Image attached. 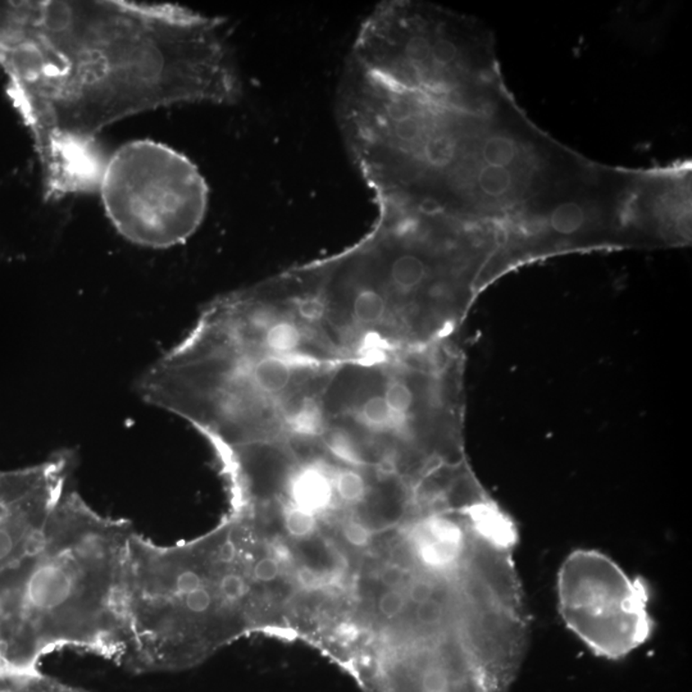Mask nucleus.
<instances>
[{
  "instance_id": "nucleus-1",
  "label": "nucleus",
  "mask_w": 692,
  "mask_h": 692,
  "mask_svg": "<svg viewBox=\"0 0 692 692\" xmlns=\"http://www.w3.org/2000/svg\"><path fill=\"white\" fill-rule=\"evenodd\" d=\"M0 67L49 199L98 190L108 126L242 95L223 21L176 4L0 2Z\"/></svg>"
},
{
  "instance_id": "nucleus-2",
  "label": "nucleus",
  "mask_w": 692,
  "mask_h": 692,
  "mask_svg": "<svg viewBox=\"0 0 692 692\" xmlns=\"http://www.w3.org/2000/svg\"><path fill=\"white\" fill-rule=\"evenodd\" d=\"M97 191L117 232L149 249L187 241L209 203L208 185L196 164L153 140L126 143L108 155Z\"/></svg>"
},
{
  "instance_id": "nucleus-3",
  "label": "nucleus",
  "mask_w": 692,
  "mask_h": 692,
  "mask_svg": "<svg viewBox=\"0 0 692 692\" xmlns=\"http://www.w3.org/2000/svg\"><path fill=\"white\" fill-rule=\"evenodd\" d=\"M556 598L568 630L598 657H627L654 630L645 583L598 550L569 554L559 568Z\"/></svg>"
},
{
  "instance_id": "nucleus-4",
  "label": "nucleus",
  "mask_w": 692,
  "mask_h": 692,
  "mask_svg": "<svg viewBox=\"0 0 692 692\" xmlns=\"http://www.w3.org/2000/svg\"><path fill=\"white\" fill-rule=\"evenodd\" d=\"M74 590L70 569L61 563L38 565L26 583V600L39 610H53L67 603Z\"/></svg>"
},
{
  "instance_id": "nucleus-5",
  "label": "nucleus",
  "mask_w": 692,
  "mask_h": 692,
  "mask_svg": "<svg viewBox=\"0 0 692 692\" xmlns=\"http://www.w3.org/2000/svg\"><path fill=\"white\" fill-rule=\"evenodd\" d=\"M287 494L293 506L317 517L328 511L337 497L334 475L316 464L302 467L289 479Z\"/></svg>"
},
{
  "instance_id": "nucleus-6",
  "label": "nucleus",
  "mask_w": 692,
  "mask_h": 692,
  "mask_svg": "<svg viewBox=\"0 0 692 692\" xmlns=\"http://www.w3.org/2000/svg\"><path fill=\"white\" fill-rule=\"evenodd\" d=\"M355 419L362 426L374 433H395L406 424L407 419L395 415L383 395H372L356 407Z\"/></svg>"
},
{
  "instance_id": "nucleus-7",
  "label": "nucleus",
  "mask_w": 692,
  "mask_h": 692,
  "mask_svg": "<svg viewBox=\"0 0 692 692\" xmlns=\"http://www.w3.org/2000/svg\"><path fill=\"white\" fill-rule=\"evenodd\" d=\"M337 497L346 504H358L367 495V484L355 469H341L334 475Z\"/></svg>"
},
{
  "instance_id": "nucleus-8",
  "label": "nucleus",
  "mask_w": 692,
  "mask_h": 692,
  "mask_svg": "<svg viewBox=\"0 0 692 692\" xmlns=\"http://www.w3.org/2000/svg\"><path fill=\"white\" fill-rule=\"evenodd\" d=\"M515 154H517V148L514 143L500 135L488 137L482 146V157L486 162V166L506 169V166L514 161Z\"/></svg>"
},
{
  "instance_id": "nucleus-9",
  "label": "nucleus",
  "mask_w": 692,
  "mask_h": 692,
  "mask_svg": "<svg viewBox=\"0 0 692 692\" xmlns=\"http://www.w3.org/2000/svg\"><path fill=\"white\" fill-rule=\"evenodd\" d=\"M583 220H585L583 209L574 202L563 203L556 206L550 215L551 227L563 235L576 232L583 226Z\"/></svg>"
},
{
  "instance_id": "nucleus-10",
  "label": "nucleus",
  "mask_w": 692,
  "mask_h": 692,
  "mask_svg": "<svg viewBox=\"0 0 692 692\" xmlns=\"http://www.w3.org/2000/svg\"><path fill=\"white\" fill-rule=\"evenodd\" d=\"M478 188L488 197H502L511 188L512 175L503 167L485 166L477 175Z\"/></svg>"
},
{
  "instance_id": "nucleus-11",
  "label": "nucleus",
  "mask_w": 692,
  "mask_h": 692,
  "mask_svg": "<svg viewBox=\"0 0 692 692\" xmlns=\"http://www.w3.org/2000/svg\"><path fill=\"white\" fill-rule=\"evenodd\" d=\"M383 398L395 415L404 419L408 417V413L415 403V394L406 382L399 380L389 382L383 392Z\"/></svg>"
},
{
  "instance_id": "nucleus-12",
  "label": "nucleus",
  "mask_w": 692,
  "mask_h": 692,
  "mask_svg": "<svg viewBox=\"0 0 692 692\" xmlns=\"http://www.w3.org/2000/svg\"><path fill=\"white\" fill-rule=\"evenodd\" d=\"M316 515L290 505L285 511V527L293 538H307L316 530Z\"/></svg>"
},
{
  "instance_id": "nucleus-13",
  "label": "nucleus",
  "mask_w": 692,
  "mask_h": 692,
  "mask_svg": "<svg viewBox=\"0 0 692 692\" xmlns=\"http://www.w3.org/2000/svg\"><path fill=\"white\" fill-rule=\"evenodd\" d=\"M407 596L397 589H390L381 596L379 601V609L386 618H397L406 610Z\"/></svg>"
},
{
  "instance_id": "nucleus-14",
  "label": "nucleus",
  "mask_w": 692,
  "mask_h": 692,
  "mask_svg": "<svg viewBox=\"0 0 692 692\" xmlns=\"http://www.w3.org/2000/svg\"><path fill=\"white\" fill-rule=\"evenodd\" d=\"M221 592L229 600H239L247 594V583L244 578L236 574H229L221 580Z\"/></svg>"
},
{
  "instance_id": "nucleus-15",
  "label": "nucleus",
  "mask_w": 692,
  "mask_h": 692,
  "mask_svg": "<svg viewBox=\"0 0 692 692\" xmlns=\"http://www.w3.org/2000/svg\"><path fill=\"white\" fill-rule=\"evenodd\" d=\"M185 605L191 613H206L212 605L211 592L205 587H199L196 591L185 596Z\"/></svg>"
},
{
  "instance_id": "nucleus-16",
  "label": "nucleus",
  "mask_w": 692,
  "mask_h": 692,
  "mask_svg": "<svg viewBox=\"0 0 692 692\" xmlns=\"http://www.w3.org/2000/svg\"><path fill=\"white\" fill-rule=\"evenodd\" d=\"M280 574V565L275 558L260 559L254 567V577L260 583H271Z\"/></svg>"
},
{
  "instance_id": "nucleus-17",
  "label": "nucleus",
  "mask_w": 692,
  "mask_h": 692,
  "mask_svg": "<svg viewBox=\"0 0 692 692\" xmlns=\"http://www.w3.org/2000/svg\"><path fill=\"white\" fill-rule=\"evenodd\" d=\"M175 587L176 591H178L180 595L187 596L188 594H190V592L196 591L199 587H202V578H200L196 571L188 569V571H182L181 574L176 577Z\"/></svg>"
},
{
  "instance_id": "nucleus-18",
  "label": "nucleus",
  "mask_w": 692,
  "mask_h": 692,
  "mask_svg": "<svg viewBox=\"0 0 692 692\" xmlns=\"http://www.w3.org/2000/svg\"><path fill=\"white\" fill-rule=\"evenodd\" d=\"M344 536L355 547H364L370 544L372 533L368 531L364 524L350 522L344 529Z\"/></svg>"
},
{
  "instance_id": "nucleus-19",
  "label": "nucleus",
  "mask_w": 692,
  "mask_h": 692,
  "mask_svg": "<svg viewBox=\"0 0 692 692\" xmlns=\"http://www.w3.org/2000/svg\"><path fill=\"white\" fill-rule=\"evenodd\" d=\"M407 577H408V572L406 569L398 565H390L383 569L380 580H381L383 586L389 587V589H397L398 586L404 583Z\"/></svg>"
},
{
  "instance_id": "nucleus-20",
  "label": "nucleus",
  "mask_w": 692,
  "mask_h": 692,
  "mask_svg": "<svg viewBox=\"0 0 692 692\" xmlns=\"http://www.w3.org/2000/svg\"><path fill=\"white\" fill-rule=\"evenodd\" d=\"M45 544H47V539L41 532H32L25 542V553L26 556H38L40 551L44 550Z\"/></svg>"
},
{
  "instance_id": "nucleus-21",
  "label": "nucleus",
  "mask_w": 692,
  "mask_h": 692,
  "mask_svg": "<svg viewBox=\"0 0 692 692\" xmlns=\"http://www.w3.org/2000/svg\"><path fill=\"white\" fill-rule=\"evenodd\" d=\"M14 549L13 535L4 527H0V562L8 558Z\"/></svg>"
},
{
  "instance_id": "nucleus-22",
  "label": "nucleus",
  "mask_w": 692,
  "mask_h": 692,
  "mask_svg": "<svg viewBox=\"0 0 692 692\" xmlns=\"http://www.w3.org/2000/svg\"><path fill=\"white\" fill-rule=\"evenodd\" d=\"M238 549H236L235 542L227 539L226 541L221 545L220 551H218V559L223 563H232L236 558Z\"/></svg>"
},
{
  "instance_id": "nucleus-23",
  "label": "nucleus",
  "mask_w": 692,
  "mask_h": 692,
  "mask_svg": "<svg viewBox=\"0 0 692 692\" xmlns=\"http://www.w3.org/2000/svg\"><path fill=\"white\" fill-rule=\"evenodd\" d=\"M298 578L299 581H301L302 585L307 587H316L320 583L319 576H317L316 572L311 571L310 568L301 569V571H299Z\"/></svg>"
},
{
  "instance_id": "nucleus-24",
  "label": "nucleus",
  "mask_w": 692,
  "mask_h": 692,
  "mask_svg": "<svg viewBox=\"0 0 692 692\" xmlns=\"http://www.w3.org/2000/svg\"><path fill=\"white\" fill-rule=\"evenodd\" d=\"M12 517V508L5 500L0 499V527L4 526Z\"/></svg>"
}]
</instances>
